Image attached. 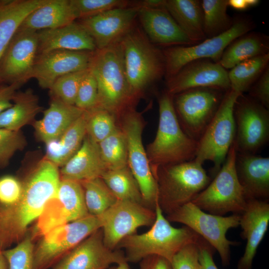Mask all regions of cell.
Wrapping results in <instances>:
<instances>
[{"mask_svg": "<svg viewBox=\"0 0 269 269\" xmlns=\"http://www.w3.org/2000/svg\"><path fill=\"white\" fill-rule=\"evenodd\" d=\"M166 0H142L131 1L130 6L147 8H165Z\"/></svg>", "mask_w": 269, "mask_h": 269, "instance_id": "816d5d0a", "label": "cell"}, {"mask_svg": "<svg viewBox=\"0 0 269 269\" xmlns=\"http://www.w3.org/2000/svg\"><path fill=\"white\" fill-rule=\"evenodd\" d=\"M121 116L120 128L127 142L128 166L138 184L144 205L154 210L158 203V188L142 143V116L134 107L127 109Z\"/></svg>", "mask_w": 269, "mask_h": 269, "instance_id": "30bf717a", "label": "cell"}, {"mask_svg": "<svg viewBox=\"0 0 269 269\" xmlns=\"http://www.w3.org/2000/svg\"><path fill=\"white\" fill-rule=\"evenodd\" d=\"M37 54L54 50L95 51L97 48L92 37L75 21L65 26L37 31Z\"/></svg>", "mask_w": 269, "mask_h": 269, "instance_id": "d4e9b609", "label": "cell"}, {"mask_svg": "<svg viewBox=\"0 0 269 269\" xmlns=\"http://www.w3.org/2000/svg\"><path fill=\"white\" fill-rule=\"evenodd\" d=\"M98 86L90 70L82 79L77 94L75 106L83 111H89L97 106Z\"/></svg>", "mask_w": 269, "mask_h": 269, "instance_id": "ee69618b", "label": "cell"}, {"mask_svg": "<svg viewBox=\"0 0 269 269\" xmlns=\"http://www.w3.org/2000/svg\"><path fill=\"white\" fill-rule=\"evenodd\" d=\"M237 152L256 154L269 139V111L251 97L240 95L234 108Z\"/></svg>", "mask_w": 269, "mask_h": 269, "instance_id": "5bb4252c", "label": "cell"}, {"mask_svg": "<svg viewBox=\"0 0 269 269\" xmlns=\"http://www.w3.org/2000/svg\"><path fill=\"white\" fill-rule=\"evenodd\" d=\"M166 91L173 96L196 88H211L227 91L230 89L228 71L209 59L192 61L166 81Z\"/></svg>", "mask_w": 269, "mask_h": 269, "instance_id": "44dd1931", "label": "cell"}, {"mask_svg": "<svg viewBox=\"0 0 269 269\" xmlns=\"http://www.w3.org/2000/svg\"><path fill=\"white\" fill-rule=\"evenodd\" d=\"M241 236L246 240L245 252L239 260L238 269H252L258 248L267 232L269 224L268 200H247L245 208L240 215Z\"/></svg>", "mask_w": 269, "mask_h": 269, "instance_id": "7402d4cb", "label": "cell"}, {"mask_svg": "<svg viewBox=\"0 0 269 269\" xmlns=\"http://www.w3.org/2000/svg\"><path fill=\"white\" fill-rule=\"evenodd\" d=\"M198 244L187 245L176 253L170 262L172 269H201Z\"/></svg>", "mask_w": 269, "mask_h": 269, "instance_id": "f6af8a7d", "label": "cell"}, {"mask_svg": "<svg viewBox=\"0 0 269 269\" xmlns=\"http://www.w3.org/2000/svg\"><path fill=\"white\" fill-rule=\"evenodd\" d=\"M60 180L58 167L45 158L22 184L19 200L11 205H0V251L21 241L30 224L56 196Z\"/></svg>", "mask_w": 269, "mask_h": 269, "instance_id": "6da1fadb", "label": "cell"}, {"mask_svg": "<svg viewBox=\"0 0 269 269\" xmlns=\"http://www.w3.org/2000/svg\"><path fill=\"white\" fill-rule=\"evenodd\" d=\"M101 178L118 200L144 205L138 184L128 166L108 170Z\"/></svg>", "mask_w": 269, "mask_h": 269, "instance_id": "e575fe53", "label": "cell"}, {"mask_svg": "<svg viewBox=\"0 0 269 269\" xmlns=\"http://www.w3.org/2000/svg\"><path fill=\"white\" fill-rule=\"evenodd\" d=\"M240 215L229 216L207 213L191 202L167 214L166 219L185 225L207 242L219 253L222 264L227 266L230 261V246L238 243L227 239L226 233L239 226Z\"/></svg>", "mask_w": 269, "mask_h": 269, "instance_id": "9c48e42d", "label": "cell"}, {"mask_svg": "<svg viewBox=\"0 0 269 269\" xmlns=\"http://www.w3.org/2000/svg\"><path fill=\"white\" fill-rule=\"evenodd\" d=\"M86 135L85 111L59 138L45 144L46 159L62 167L79 150Z\"/></svg>", "mask_w": 269, "mask_h": 269, "instance_id": "4dcf8cb0", "label": "cell"}, {"mask_svg": "<svg viewBox=\"0 0 269 269\" xmlns=\"http://www.w3.org/2000/svg\"><path fill=\"white\" fill-rule=\"evenodd\" d=\"M80 182L86 208L90 215L95 216L101 215L118 200L101 177Z\"/></svg>", "mask_w": 269, "mask_h": 269, "instance_id": "8d00e7d4", "label": "cell"}, {"mask_svg": "<svg viewBox=\"0 0 269 269\" xmlns=\"http://www.w3.org/2000/svg\"><path fill=\"white\" fill-rule=\"evenodd\" d=\"M269 53L242 61L228 72L230 89L239 93L249 91L269 66Z\"/></svg>", "mask_w": 269, "mask_h": 269, "instance_id": "836d02e7", "label": "cell"}, {"mask_svg": "<svg viewBox=\"0 0 269 269\" xmlns=\"http://www.w3.org/2000/svg\"><path fill=\"white\" fill-rule=\"evenodd\" d=\"M51 98L49 107L43 111L42 119L33 124L37 137L45 144L59 138L85 111L75 105Z\"/></svg>", "mask_w": 269, "mask_h": 269, "instance_id": "484cf974", "label": "cell"}, {"mask_svg": "<svg viewBox=\"0 0 269 269\" xmlns=\"http://www.w3.org/2000/svg\"><path fill=\"white\" fill-rule=\"evenodd\" d=\"M78 19L98 15L107 10L129 7L131 1L126 0H70Z\"/></svg>", "mask_w": 269, "mask_h": 269, "instance_id": "b9f144b4", "label": "cell"}, {"mask_svg": "<svg viewBox=\"0 0 269 269\" xmlns=\"http://www.w3.org/2000/svg\"><path fill=\"white\" fill-rule=\"evenodd\" d=\"M137 17L146 36L156 46L166 48L194 44L165 8H140Z\"/></svg>", "mask_w": 269, "mask_h": 269, "instance_id": "603a6c76", "label": "cell"}, {"mask_svg": "<svg viewBox=\"0 0 269 269\" xmlns=\"http://www.w3.org/2000/svg\"><path fill=\"white\" fill-rule=\"evenodd\" d=\"M254 25L247 18L234 19L232 27L216 36L192 45L175 46L162 50L165 60L166 81L175 75L188 63L197 60L219 61L226 47L239 37L250 32Z\"/></svg>", "mask_w": 269, "mask_h": 269, "instance_id": "8fae6325", "label": "cell"}, {"mask_svg": "<svg viewBox=\"0 0 269 269\" xmlns=\"http://www.w3.org/2000/svg\"><path fill=\"white\" fill-rule=\"evenodd\" d=\"M98 217L105 245L111 250H115L124 238L134 234L137 228L151 226L156 215L155 210L143 204L118 200Z\"/></svg>", "mask_w": 269, "mask_h": 269, "instance_id": "9a60e30c", "label": "cell"}, {"mask_svg": "<svg viewBox=\"0 0 269 269\" xmlns=\"http://www.w3.org/2000/svg\"><path fill=\"white\" fill-rule=\"evenodd\" d=\"M139 9L114 8L78 21L92 37L97 49H102L120 41L135 25Z\"/></svg>", "mask_w": 269, "mask_h": 269, "instance_id": "d6986e66", "label": "cell"}, {"mask_svg": "<svg viewBox=\"0 0 269 269\" xmlns=\"http://www.w3.org/2000/svg\"><path fill=\"white\" fill-rule=\"evenodd\" d=\"M85 112L86 134L96 143L104 140L117 129L116 116L111 112L98 107Z\"/></svg>", "mask_w": 269, "mask_h": 269, "instance_id": "f35d334b", "label": "cell"}, {"mask_svg": "<svg viewBox=\"0 0 269 269\" xmlns=\"http://www.w3.org/2000/svg\"><path fill=\"white\" fill-rule=\"evenodd\" d=\"M203 30L206 38L219 35L233 25V19L227 13L228 0H203Z\"/></svg>", "mask_w": 269, "mask_h": 269, "instance_id": "d590c367", "label": "cell"}, {"mask_svg": "<svg viewBox=\"0 0 269 269\" xmlns=\"http://www.w3.org/2000/svg\"><path fill=\"white\" fill-rule=\"evenodd\" d=\"M94 51L54 50L37 55L31 74L43 89L67 74L89 68Z\"/></svg>", "mask_w": 269, "mask_h": 269, "instance_id": "ffe728a7", "label": "cell"}, {"mask_svg": "<svg viewBox=\"0 0 269 269\" xmlns=\"http://www.w3.org/2000/svg\"></svg>", "mask_w": 269, "mask_h": 269, "instance_id": "9f6ffc18", "label": "cell"}, {"mask_svg": "<svg viewBox=\"0 0 269 269\" xmlns=\"http://www.w3.org/2000/svg\"><path fill=\"white\" fill-rule=\"evenodd\" d=\"M98 86L96 107L115 116L134 107L137 99L128 82L120 41L94 52L90 65Z\"/></svg>", "mask_w": 269, "mask_h": 269, "instance_id": "7a4b0ae2", "label": "cell"}, {"mask_svg": "<svg viewBox=\"0 0 269 269\" xmlns=\"http://www.w3.org/2000/svg\"><path fill=\"white\" fill-rule=\"evenodd\" d=\"M159 122L156 136L146 152L153 173L160 166L187 162L195 158L198 141L181 128L173 102L166 91L159 97Z\"/></svg>", "mask_w": 269, "mask_h": 269, "instance_id": "3957f363", "label": "cell"}, {"mask_svg": "<svg viewBox=\"0 0 269 269\" xmlns=\"http://www.w3.org/2000/svg\"><path fill=\"white\" fill-rule=\"evenodd\" d=\"M120 43L128 82L137 100L146 88L164 76L162 50L152 44L142 29L135 25Z\"/></svg>", "mask_w": 269, "mask_h": 269, "instance_id": "5b68a950", "label": "cell"}, {"mask_svg": "<svg viewBox=\"0 0 269 269\" xmlns=\"http://www.w3.org/2000/svg\"><path fill=\"white\" fill-rule=\"evenodd\" d=\"M37 32L17 30L0 59V81L25 83L37 54Z\"/></svg>", "mask_w": 269, "mask_h": 269, "instance_id": "e0dca14e", "label": "cell"}, {"mask_svg": "<svg viewBox=\"0 0 269 269\" xmlns=\"http://www.w3.org/2000/svg\"><path fill=\"white\" fill-rule=\"evenodd\" d=\"M26 139L20 131L0 129V168L6 166L14 154L26 145Z\"/></svg>", "mask_w": 269, "mask_h": 269, "instance_id": "7bdbcfd3", "label": "cell"}, {"mask_svg": "<svg viewBox=\"0 0 269 269\" xmlns=\"http://www.w3.org/2000/svg\"><path fill=\"white\" fill-rule=\"evenodd\" d=\"M128 262L127 261L122 262L117 265V267L115 269H130Z\"/></svg>", "mask_w": 269, "mask_h": 269, "instance_id": "11a10c76", "label": "cell"}, {"mask_svg": "<svg viewBox=\"0 0 269 269\" xmlns=\"http://www.w3.org/2000/svg\"><path fill=\"white\" fill-rule=\"evenodd\" d=\"M0 269H8L7 261L2 251L0 250Z\"/></svg>", "mask_w": 269, "mask_h": 269, "instance_id": "db71d44e", "label": "cell"}, {"mask_svg": "<svg viewBox=\"0 0 269 269\" xmlns=\"http://www.w3.org/2000/svg\"><path fill=\"white\" fill-rule=\"evenodd\" d=\"M198 247L201 269H218L213 258L215 249L204 239L198 244Z\"/></svg>", "mask_w": 269, "mask_h": 269, "instance_id": "681fc988", "label": "cell"}, {"mask_svg": "<svg viewBox=\"0 0 269 269\" xmlns=\"http://www.w3.org/2000/svg\"><path fill=\"white\" fill-rule=\"evenodd\" d=\"M203 164L194 160L158 167L153 175L158 188V204L167 214L191 202L211 181Z\"/></svg>", "mask_w": 269, "mask_h": 269, "instance_id": "8992f818", "label": "cell"}, {"mask_svg": "<svg viewBox=\"0 0 269 269\" xmlns=\"http://www.w3.org/2000/svg\"><path fill=\"white\" fill-rule=\"evenodd\" d=\"M34 247L30 237H26L14 247L2 251L8 269H35Z\"/></svg>", "mask_w": 269, "mask_h": 269, "instance_id": "60d3db41", "label": "cell"}, {"mask_svg": "<svg viewBox=\"0 0 269 269\" xmlns=\"http://www.w3.org/2000/svg\"><path fill=\"white\" fill-rule=\"evenodd\" d=\"M12 101V106L0 114V129L20 131L42 110L38 96L30 88L17 92Z\"/></svg>", "mask_w": 269, "mask_h": 269, "instance_id": "1f68e13d", "label": "cell"}, {"mask_svg": "<svg viewBox=\"0 0 269 269\" xmlns=\"http://www.w3.org/2000/svg\"><path fill=\"white\" fill-rule=\"evenodd\" d=\"M139 269H172L169 261L162 257L152 255L140 261Z\"/></svg>", "mask_w": 269, "mask_h": 269, "instance_id": "f907efd6", "label": "cell"}, {"mask_svg": "<svg viewBox=\"0 0 269 269\" xmlns=\"http://www.w3.org/2000/svg\"><path fill=\"white\" fill-rule=\"evenodd\" d=\"M236 152L233 142L214 179L191 203L213 215L224 216L228 213L240 215L243 212L247 199L237 175Z\"/></svg>", "mask_w": 269, "mask_h": 269, "instance_id": "52a82bcc", "label": "cell"}, {"mask_svg": "<svg viewBox=\"0 0 269 269\" xmlns=\"http://www.w3.org/2000/svg\"><path fill=\"white\" fill-rule=\"evenodd\" d=\"M22 191V184L15 177L6 175L0 177V205L8 206L17 202Z\"/></svg>", "mask_w": 269, "mask_h": 269, "instance_id": "bcb514c9", "label": "cell"}, {"mask_svg": "<svg viewBox=\"0 0 269 269\" xmlns=\"http://www.w3.org/2000/svg\"><path fill=\"white\" fill-rule=\"evenodd\" d=\"M225 93L214 88H196L173 96L177 119L186 134L199 140L216 113Z\"/></svg>", "mask_w": 269, "mask_h": 269, "instance_id": "4fadbf2b", "label": "cell"}, {"mask_svg": "<svg viewBox=\"0 0 269 269\" xmlns=\"http://www.w3.org/2000/svg\"><path fill=\"white\" fill-rule=\"evenodd\" d=\"M47 0H0V59L24 18Z\"/></svg>", "mask_w": 269, "mask_h": 269, "instance_id": "f546056e", "label": "cell"}, {"mask_svg": "<svg viewBox=\"0 0 269 269\" xmlns=\"http://www.w3.org/2000/svg\"><path fill=\"white\" fill-rule=\"evenodd\" d=\"M88 70L89 68L70 73L58 78L49 89L51 97L75 105L80 84Z\"/></svg>", "mask_w": 269, "mask_h": 269, "instance_id": "ab89813d", "label": "cell"}, {"mask_svg": "<svg viewBox=\"0 0 269 269\" xmlns=\"http://www.w3.org/2000/svg\"><path fill=\"white\" fill-rule=\"evenodd\" d=\"M125 261L122 252L106 247L100 228L68 252L52 269H108Z\"/></svg>", "mask_w": 269, "mask_h": 269, "instance_id": "ac0fdd59", "label": "cell"}, {"mask_svg": "<svg viewBox=\"0 0 269 269\" xmlns=\"http://www.w3.org/2000/svg\"><path fill=\"white\" fill-rule=\"evenodd\" d=\"M165 7L194 44L206 39L203 30L201 1L166 0Z\"/></svg>", "mask_w": 269, "mask_h": 269, "instance_id": "f1b7e54d", "label": "cell"}, {"mask_svg": "<svg viewBox=\"0 0 269 269\" xmlns=\"http://www.w3.org/2000/svg\"><path fill=\"white\" fill-rule=\"evenodd\" d=\"M101 227L99 217L89 215L51 229L42 236L34 248V269H47L54 266L68 252Z\"/></svg>", "mask_w": 269, "mask_h": 269, "instance_id": "7c38bea8", "label": "cell"}, {"mask_svg": "<svg viewBox=\"0 0 269 269\" xmlns=\"http://www.w3.org/2000/svg\"><path fill=\"white\" fill-rule=\"evenodd\" d=\"M260 3L259 0H229L228 5L232 8L243 10L251 7L255 6Z\"/></svg>", "mask_w": 269, "mask_h": 269, "instance_id": "f5cc1de1", "label": "cell"}, {"mask_svg": "<svg viewBox=\"0 0 269 269\" xmlns=\"http://www.w3.org/2000/svg\"><path fill=\"white\" fill-rule=\"evenodd\" d=\"M77 19L70 0H48L31 12L17 30L37 32L68 25Z\"/></svg>", "mask_w": 269, "mask_h": 269, "instance_id": "83f0119b", "label": "cell"}, {"mask_svg": "<svg viewBox=\"0 0 269 269\" xmlns=\"http://www.w3.org/2000/svg\"><path fill=\"white\" fill-rule=\"evenodd\" d=\"M98 143L86 135L77 152L61 167L62 179L79 182L101 177L107 171Z\"/></svg>", "mask_w": 269, "mask_h": 269, "instance_id": "4316f807", "label": "cell"}, {"mask_svg": "<svg viewBox=\"0 0 269 269\" xmlns=\"http://www.w3.org/2000/svg\"><path fill=\"white\" fill-rule=\"evenodd\" d=\"M250 97L263 106L269 107V67L265 70L249 90Z\"/></svg>", "mask_w": 269, "mask_h": 269, "instance_id": "7dc6e473", "label": "cell"}, {"mask_svg": "<svg viewBox=\"0 0 269 269\" xmlns=\"http://www.w3.org/2000/svg\"><path fill=\"white\" fill-rule=\"evenodd\" d=\"M102 160L107 170L123 168L128 164V146L125 135L117 129L98 143Z\"/></svg>", "mask_w": 269, "mask_h": 269, "instance_id": "74e56055", "label": "cell"}, {"mask_svg": "<svg viewBox=\"0 0 269 269\" xmlns=\"http://www.w3.org/2000/svg\"><path fill=\"white\" fill-rule=\"evenodd\" d=\"M269 38L256 32H249L234 40L225 49L218 63L231 69L247 59L269 53Z\"/></svg>", "mask_w": 269, "mask_h": 269, "instance_id": "d6a6232c", "label": "cell"}, {"mask_svg": "<svg viewBox=\"0 0 269 269\" xmlns=\"http://www.w3.org/2000/svg\"><path fill=\"white\" fill-rule=\"evenodd\" d=\"M155 219L146 232L133 234L124 238L117 247L126 251L127 261L140 262L156 255L171 262L174 255L185 246L198 244L202 238L187 226L177 228L165 217L158 203L155 207Z\"/></svg>", "mask_w": 269, "mask_h": 269, "instance_id": "277c9868", "label": "cell"}, {"mask_svg": "<svg viewBox=\"0 0 269 269\" xmlns=\"http://www.w3.org/2000/svg\"><path fill=\"white\" fill-rule=\"evenodd\" d=\"M23 84L19 82L0 84V114L12 106L11 102L17 90Z\"/></svg>", "mask_w": 269, "mask_h": 269, "instance_id": "c3c4849f", "label": "cell"}, {"mask_svg": "<svg viewBox=\"0 0 269 269\" xmlns=\"http://www.w3.org/2000/svg\"><path fill=\"white\" fill-rule=\"evenodd\" d=\"M235 167L247 199L268 200L269 157L237 152Z\"/></svg>", "mask_w": 269, "mask_h": 269, "instance_id": "cb8c5ba5", "label": "cell"}, {"mask_svg": "<svg viewBox=\"0 0 269 269\" xmlns=\"http://www.w3.org/2000/svg\"><path fill=\"white\" fill-rule=\"evenodd\" d=\"M241 94L231 89L225 92L216 113L198 141L194 160L202 164L206 161L212 162L213 176L219 171L234 142L236 125L234 108Z\"/></svg>", "mask_w": 269, "mask_h": 269, "instance_id": "ba28073f", "label": "cell"}, {"mask_svg": "<svg viewBox=\"0 0 269 269\" xmlns=\"http://www.w3.org/2000/svg\"><path fill=\"white\" fill-rule=\"evenodd\" d=\"M89 215L81 182L62 179L56 196L47 203L38 218L37 230L43 236L55 227Z\"/></svg>", "mask_w": 269, "mask_h": 269, "instance_id": "2e32d148", "label": "cell"}]
</instances>
